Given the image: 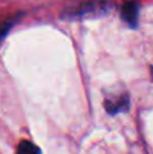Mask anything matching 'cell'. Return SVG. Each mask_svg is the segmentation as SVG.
<instances>
[{"instance_id":"obj_4","label":"cell","mask_w":153,"mask_h":154,"mask_svg":"<svg viewBox=\"0 0 153 154\" xmlns=\"http://www.w3.org/2000/svg\"><path fill=\"white\" fill-rule=\"evenodd\" d=\"M16 154H41V149L30 141H22L18 146Z\"/></svg>"},{"instance_id":"obj_3","label":"cell","mask_w":153,"mask_h":154,"mask_svg":"<svg viewBox=\"0 0 153 154\" xmlns=\"http://www.w3.org/2000/svg\"><path fill=\"white\" fill-rule=\"evenodd\" d=\"M122 18L126 23H129L130 26L134 27L137 24L138 19V4L134 2H129L123 5L122 8Z\"/></svg>"},{"instance_id":"obj_5","label":"cell","mask_w":153,"mask_h":154,"mask_svg":"<svg viewBox=\"0 0 153 154\" xmlns=\"http://www.w3.org/2000/svg\"><path fill=\"white\" fill-rule=\"evenodd\" d=\"M14 24V20H8V22H5V23H3V24H0V42H2V39L7 35V32H8V30L11 29V26Z\"/></svg>"},{"instance_id":"obj_2","label":"cell","mask_w":153,"mask_h":154,"mask_svg":"<svg viewBox=\"0 0 153 154\" xmlns=\"http://www.w3.org/2000/svg\"><path fill=\"white\" fill-rule=\"evenodd\" d=\"M105 106H106V109L108 111V114L115 115L117 112L127 109V107H129V99H127L126 95L119 96L118 99H107Z\"/></svg>"},{"instance_id":"obj_1","label":"cell","mask_w":153,"mask_h":154,"mask_svg":"<svg viewBox=\"0 0 153 154\" xmlns=\"http://www.w3.org/2000/svg\"><path fill=\"white\" fill-rule=\"evenodd\" d=\"M113 4L110 2H105V0H99V2H89L80 4L77 7L68 10L65 12L68 16H73V18H80V16H88V15H102V14H107L111 10Z\"/></svg>"}]
</instances>
